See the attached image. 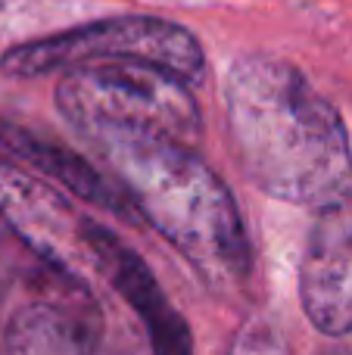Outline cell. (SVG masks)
<instances>
[{"label":"cell","instance_id":"2","mask_svg":"<svg viewBox=\"0 0 352 355\" xmlns=\"http://www.w3.org/2000/svg\"><path fill=\"white\" fill-rule=\"evenodd\" d=\"M122 181L131 206L184 256L215 296L247 287L253 250L240 209L197 150L168 137L94 141Z\"/></svg>","mask_w":352,"mask_h":355},{"label":"cell","instance_id":"5","mask_svg":"<svg viewBox=\"0 0 352 355\" xmlns=\"http://www.w3.org/2000/svg\"><path fill=\"white\" fill-rule=\"evenodd\" d=\"M0 218L37 259L75 281V287L81 284L87 290V281L97 277L85 243V212L72 206L62 187L10 159H0Z\"/></svg>","mask_w":352,"mask_h":355},{"label":"cell","instance_id":"10","mask_svg":"<svg viewBox=\"0 0 352 355\" xmlns=\"http://www.w3.org/2000/svg\"><path fill=\"white\" fill-rule=\"evenodd\" d=\"M225 355H293L290 340L268 315H249L234 331Z\"/></svg>","mask_w":352,"mask_h":355},{"label":"cell","instance_id":"1","mask_svg":"<svg viewBox=\"0 0 352 355\" xmlns=\"http://www.w3.org/2000/svg\"><path fill=\"white\" fill-rule=\"evenodd\" d=\"M225 119L237 162L262 193L315 212L352 196L346 125L293 62L240 56L225 81Z\"/></svg>","mask_w":352,"mask_h":355},{"label":"cell","instance_id":"9","mask_svg":"<svg viewBox=\"0 0 352 355\" xmlns=\"http://www.w3.org/2000/svg\"><path fill=\"white\" fill-rule=\"evenodd\" d=\"M3 355H112L97 327L60 306L19 309L3 331Z\"/></svg>","mask_w":352,"mask_h":355},{"label":"cell","instance_id":"11","mask_svg":"<svg viewBox=\"0 0 352 355\" xmlns=\"http://www.w3.org/2000/svg\"><path fill=\"white\" fill-rule=\"evenodd\" d=\"M328 355H352L349 346H340V349H334V352H328Z\"/></svg>","mask_w":352,"mask_h":355},{"label":"cell","instance_id":"7","mask_svg":"<svg viewBox=\"0 0 352 355\" xmlns=\"http://www.w3.org/2000/svg\"><path fill=\"white\" fill-rule=\"evenodd\" d=\"M85 243L91 250L97 277L116 290L143 324L156 355H193V337L184 315L172 306L166 290L153 277L141 256L122 237L103 227L97 218L85 215Z\"/></svg>","mask_w":352,"mask_h":355},{"label":"cell","instance_id":"6","mask_svg":"<svg viewBox=\"0 0 352 355\" xmlns=\"http://www.w3.org/2000/svg\"><path fill=\"white\" fill-rule=\"evenodd\" d=\"M299 302L328 337L352 334V196L318 209L299 265Z\"/></svg>","mask_w":352,"mask_h":355},{"label":"cell","instance_id":"3","mask_svg":"<svg viewBox=\"0 0 352 355\" xmlns=\"http://www.w3.org/2000/svg\"><path fill=\"white\" fill-rule=\"evenodd\" d=\"M56 106L91 141L103 137H168L200 141V110L191 85L166 69L134 60H103L66 69Z\"/></svg>","mask_w":352,"mask_h":355},{"label":"cell","instance_id":"4","mask_svg":"<svg viewBox=\"0 0 352 355\" xmlns=\"http://www.w3.org/2000/svg\"><path fill=\"white\" fill-rule=\"evenodd\" d=\"M103 60L147 62L178 75L187 85H197L206 72V53L197 37L184 25L156 16L103 19L85 28H69L19 44L0 56V72L10 78H37Z\"/></svg>","mask_w":352,"mask_h":355},{"label":"cell","instance_id":"8","mask_svg":"<svg viewBox=\"0 0 352 355\" xmlns=\"http://www.w3.org/2000/svg\"><path fill=\"white\" fill-rule=\"evenodd\" d=\"M0 159L16 162V166L41 175L44 181L62 187L66 193L78 196L85 202H94L100 209H109L116 215H125L134 209L128 193L106 181V175L97 172L85 156H78L75 150L62 147L56 141L16 128V125H0Z\"/></svg>","mask_w":352,"mask_h":355}]
</instances>
